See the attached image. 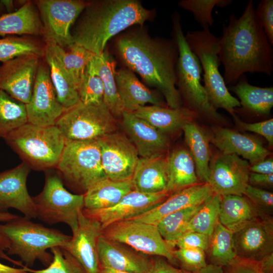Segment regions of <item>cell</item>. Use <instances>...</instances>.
Masks as SVG:
<instances>
[{"label":"cell","instance_id":"obj_54","mask_svg":"<svg viewBox=\"0 0 273 273\" xmlns=\"http://www.w3.org/2000/svg\"><path fill=\"white\" fill-rule=\"evenodd\" d=\"M258 262L264 273H273V253L266 255Z\"/></svg>","mask_w":273,"mask_h":273},{"label":"cell","instance_id":"obj_46","mask_svg":"<svg viewBox=\"0 0 273 273\" xmlns=\"http://www.w3.org/2000/svg\"><path fill=\"white\" fill-rule=\"evenodd\" d=\"M256 207L261 218H272L273 194L248 184L243 194Z\"/></svg>","mask_w":273,"mask_h":273},{"label":"cell","instance_id":"obj_13","mask_svg":"<svg viewBox=\"0 0 273 273\" xmlns=\"http://www.w3.org/2000/svg\"><path fill=\"white\" fill-rule=\"evenodd\" d=\"M97 140L107 177L114 181L131 178L140 157L127 136L116 131Z\"/></svg>","mask_w":273,"mask_h":273},{"label":"cell","instance_id":"obj_47","mask_svg":"<svg viewBox=\"0 0 273 273\" xmlns=\"http://www.w3.org/2000/svg\"><path fill=\"white\" fill-rule=\"evenodd\" d=\"M210 236L194 232H187L181 234L174 242V248H199L208 252Z\"/></svg>","mask_w":273,"mask_h":273},{"label":"cell","instance_id":"obj_44","mask_svg":"<svg viewBox=\"0 0 273 273\" xmlns=\"http://www.w3.org/2000/svg\"><path fill=\"white\" fill-rule=\"evenodd\" d=\"M232 2L231 0H181L178 2V5L192 12L202 28H209L214 22L212 16L213 8L216 6L224 8Z\"/></svg>","mask_w":273,"mask_h":273},{"label":"cell","instance_id":"obj_37","mask_svg":"<svg viewBox=\"0 0 273 273\" xmlns=\"http://www.w3.org/2000/svg\"><path fill=\"white\" fill-rule=\"evenodd\" d=\"M220 200L219 195L211 196L187 223L179 236L185 232H194L211 237L219 221Z\"/></svg>","mask_w":273,"mask_h":273},{"label":"cell","instance_id":"obj_52","mask_svg":"<svg viewBox=\"0 0 273 273\" xmlns=\"http://www.w3.org/2000/svg\"><path fill=\"white\" fill-rule=\"evenodd\" d=\"M248 184L251 186L271 188L273 186V174H265L250 172Z\"/></svg>","mask_w":273,"mask_h":273},{"label":"cell","instance_id":"obj_30","mask_svg":"<svg viewBox=\"0 0 273 273\" xmlns=\"http://www.w3.org/2000/svg\"><path fill=\"white\" fill-rule=\"evenodd\" d=\"M133 190L131 178L114 181L105 178L96 183L83 194L84 209L97 210L113 207Z\"/></svg>","mask_w":273,"mask_h":273},{"label":"cell","instance_id":"obj_15","mask_svg":"<svg viewBox=\"0 0 273 273\" xmlns=\"http://www.w3.org/2000/svg\"><path fill=\"white\" fill-rule=\"evenodd\" d=\"M28 122L40 126L55 125L64 112L57 100L48 67L40 61L32 96L26 104Z\"/></svg>","mask_w":273,"mask_h":273},{"label":"cell","instance_id":"obj_21","mask_svg":"<svg viewBox=\"0 0 273 273\" xmlns=\"http://www.w3.org/2000/svg\"><path fill=\"white\" fill-rule=\"evenodd\" d=\"M100 267L128 273H148L151 257L103 234L98 241Z\"/></svg>","mask_w":273,"mask_h":273},{"label":"cell","instance_id":"obj_20","mask_svg":"<svg viewBox=\"0 0 273 273\" xmlns=\"http://www.w3.org/2000/svg\"><path fill=\"white\" fill-rule=\"evenodd\" d=\"M236 256L259 261L273 253V219L259 218L234 233Z\"/></svg>","mask_w":273,"mask_h":273},{"label":"cell","instance_id":"obj_58","mask_svg":"<svg viewBox=\"0 0 273 273\" xmlns=\"http://www.w3.org/2000/svg\"><path fill=\"white\" fill-rule=\"evenodd\" d=\"M0 2L4 6L7 13H10L14 12L13 11L15 9V3L14 1L9 0H1Z\"/></svg>","mask_w":273,"mask_h":273},{"label":"cell","instance_id":"obj_39","mask_svg":"<svg viewBox=\"0 0 273 273\" xmlns=\"http://www.w3.org/2000/svg\"><path fill=\"white\" fill-rule=\"evenodd\" d=\"M233 236L234 233L218 221L210 237L207 252L211 264L223 267L237 257Z\"/></svg>","mask_w":273,"mask_h":273},{"label":"cell","instance_id":"obj_36","mask_svg":"<svg viewBox=\"0 0 273 273\" xmlns=\"http://www.w3.org/2000/svg\"><path fill=\"white\" fill-rule=\"evenodd\" d=\"M46 42L50 44L55 55L78 90L85 69L96 55L75 43L69 49L68 52H66L65 49L53 42Z\"/></svg>","mask_w":273,"mask_h":273},{"label":"cell","instance_id":"obj_19","mask_svg":"<svg viewBox=\"0 0 273 273\" xmlns=\"http://www.w3.org/2000/svg\"><path fill=\"white\" fill-rule=\"evenodd\" d=\"M102 233L101 223L84 215L82 211L79 214L77 229L63 247L79 262L85 273L99 272L98 241Z\"/></svg>","mask_w":273,"mask_h":273},{"label":"cell","instance_id":"obj_8","mask_svg":"<svg viewBox=\"0 0 273 273\" xmlns=\"http://www.w3.org/2000/svg\"><path fill=\"white\" fill-rule=\"evenodd\" d=\"M56 169L63 184L81 194L99 181L107 178L103 169L97 139L66 140Z\"/></svg>","mask_w":273,"mask_h":273},{"label":"cell","instance_id":"obj_3","mask_svg":"<svg viewBox=\"0 0 273 273\" xmlns=\"http://www.w3.org/2000/svg\"><path fill=\"white\" fill-rule=\"evenodd\" d=\"M71 35L74 43L96 56L105 51L113 36L133 25H143L150 11L136 0H107L87 3Z\"/></svg>","mask_w":273,"mask_h":273},{"label":"cell","instance_id":"obj_35","mask_svg":"<svg viewBox=\"0 0 273 273\" xmlns=\"http://www.w3.org/2000/svg\"><path fill=\"white\" fill-rule=\"evenodd\" d=\"M93 63L103 83L104 103L116 119H121L124 108L117 90L115 60L107 51H104L101 55L94 57Z\"/></svg>","mask_w":273,"mask_h":273},{"label":"cell","instance_id":"obj_11","mask_svg":"<svg viewBox=\"0 0 273 273\" xmlns=\"http://www.w3.org/2000/svg\"><path fill=\"white\" fill-rule=\"evenodd\" d=\"M107 238L124 244L149 256L165 258L171 264L177 263L172 249L164 240L156 225L132 219L114 222L103 230Z\"/></svg>","mask_w":273,"mask_h":273},{"label":"cell","instance_id":"obj_48","mask_svg":"<svg viewBox=\"0 0 273 273\" xmlns=\"http://www.w3.org/2000/svg\"><path fill=\"white\" fill-rule=\"evenodd\" d=\"M260 23L270 43L273 45V1L262 0L255 9Z\"/></svg>","mask_w":273,"mask_h":273},{"label":"cell","instance_id":"obj_14","mask_svg":"<svg viewBox=\"0 0 273 273\" xmlns=\"http://www.w3.org/2000/svg\"><path fill=\"white\" fill-rule=\"evenodd\" d=\"M250 164L236 154L218 152L210 159L208 184L220 196L243 195L248 184Z\"/></svg>","mask_w":273,"mask_h":273},{"label":"cell","instance_id":"obj_18","mask_svg":"<svg viewBox=\"0 0 273 273\" xmlns=\"http://www.w3.org/2000/svg\"><path fill=\"white\" fill-rule=\"evenodd\" d=\"M30 167L23 162L0 172V212L13 208L28 219L36 218L34 204L27 188Z\"/></svg>","mask_w":273,"mask_h":273},{"label":"cell","instance_id":"obj_38","mask_svg":"<svg viewBox=\"0 0 273 273\" xmlns=\"http://www.w3.org/2000/svg\"><path fill=\"white\" fill-rule=\"evenodd\" d=\"M27 123L26 105L0 89V138Z\"/></svg>","mask_w":273,"mask_h":273},{"label":"cell","instance_id":"obj_24","mask_svg":"<svg viewBox=\"0 0 273 273\" xmlns=\"http://www.w3.org/2000/svg\"><path fill=\"white\" fill-rule=\"evenodd\" d=\"M213 194L208 183H199L170 194L154 208L130 219L156 225L164 216L181 209L203 204Z\"/></svg>","mask_w":273,"mask_h":273},{"label":"cell","instance_id":"obj_57","mask_svg":"<svg viewBox=\"0 0 273 273\" xmlns=\"http://www.w3.org/2000/svg\"><path fill=\"white\" fill-rule=\"evenodd\" d=\"M18 215L9 212H0V222H6L18 217Z\"/></svg>","mask_w":273,"mask_h":273},{"label":"cell","instance_id":"obj_31","mask_svg":"<svg viewBox=\"0 0 273 273\" xmlns=\"http://www.w3.org/2000/svg\"><path fill=\"white\" fill-rule=\"evenodd\" d=\"M229 90L233 92L240 100L239 108L245 113L255 115H268L273 106V87H261L250 84L242 75Z\"/></svg>","mask_w":273,"mask_h":273},{"label":"cell","instance_id":"obj_56","mask_svg":"<svg viewBox=\"0 0 273 273\" xmlns=\"http://www.w3.org/2000/svg\"><path fill=\"white\" fill-rule=\"evenodd\" d=\"M27 271L22 267L17 268L4 264L0 262V273H26Z\"/></svg>","mask_w":273,"mask_h":273},{"label":"cell","instance_id":"obj_26","mask_svg":"<svg viewBox=\"0 0 273 273\" xmlns=\"http://www.w3.org/2000/svg\"><path fill=\"white\" fill-rule=\"evenodd\" d=\"M133 189L145 193L166 192L168 182L167 156L140 158L131 177Z\"/></svg>","mask_w":273,"mask_h":273},{"label":"cell","instance_id":"obj_34","mask_svg":"<svg viewBox=\"0 0 273 273\" xmlns=\"http://www.w3.org/2000/svg\"><path fill=\"white\" fill-rule=\"evenodd\" d=\"M44 55L57 100L65 112L80 102L78 92L50 44L46 42Z\"/></svg>","mask_w":273,"mask_h":273},{"label":"cell","instance_id":"obj_16","mask_svg":"<svg viewBox=\"0 0 273 273\" xmlns=\"http://www.w3.org/2000/svg\"><path fill=\"white\" fill-rule=\"evenodd\" d=\"M35 55L16 57L0 66V89L25 104L30 100L40 63Z\"/></svg>","mask_w":273,"mask_h":273},{"label":"cell","instance_id":"obj_60","mask_svg":"<svg viewBox=\"0 0 273 273\" xmlns=\"http://www.w3.org/2000/svg\"><path fill=\"white\" fill-rule=\"evenodd\" d=\"M6 13H7L6 10L3 5L0 2V16Z\"/></svg>","mask_w":273,"mask_h":273},{"label":"cell","instance_id":"obj_40","mask_svg":"<svg viewBox=\"0 0 273 273\" xmlns=\"http://www.w3.org/2000/svg\"><path fill=\"white\" fill-rule=\"evenodd\" d=\"M203 203L171 213L163 217L156 224L162 237L172 249H174V243L185 225L201 208Z\"/></svg>","mask_w":273,"mask_h":273},{"label":"cell","instance_id":"obj_28","mask_svg":"<svg viewBox=\"0 0 273 273\" xmlns=\"http://www.w3.org/2000/svg\"><path fill=\"white\" fill-rule=\"evenodd\" d=\"M261 218L255 205L245 196H221L219 222L234 233Z\"/></svg>","mask_w":273,"mask_h":273},{"label":"cell","instance_id":"obj_25","mask_svg":"<svg viewBox=\"0 0 273 273\" xmlns=\"http://www.w3.org/2000/svg\"><path fill=\"white\" fill-rule=\"evenodd\" d=\"M115 80L125 111L134 112L147 103L165 107L162 95L147 87L130 69L116 71Z\"/></svg>","mask_w":273,"mask_h":273},{"label":"cell","instance_id":"obj_5","mask_svg":"<svg viewBox=\"0 0 273 273\" xmlns=\"http://www.w3.org/2000/svg\"><path fill=\"white\" fill-rule=\"evenodd\" d=\"M172 23L174 40L178 51L176 86L178 87L181 99L183 98L186 103L185 107L195 112L198 117L217 123L225 122L224 117L210 103L201 83V65L186 41L177 13L173 15Z\"/></svg>","mask_w":273,"mask_h":273},{"label":"cell","instance_id":"obj_55","mask_svg":"<svg viewBox=\"0 0 273 273\" xmlns=\"http://www.w3.org/2000/svg\"><path fill=\"white\" fill-rule=\"evenodd\" d=\"M179 273H224L222 266L213 264H207L205 267L194 271L188 272L180 269Z\"/></svg>","mask_w":273,"mask_h":273},{"label":"cell","instance_id":"obj_23","mask_svg":"<svg viewBox=\"0 0 273 273\" xmlns=\"http://www.w3.org/2000/svg\"><path fill=\"white\" fill-rule=\"evenodd\" d=\"M208 135L210 142L220 152L241 156L250 165L266 159L270 154L260 141L229 128L214 127Z\"/></svg>","mask_w":273,"mask_h":273},{"label":"cell","instance_id":"obj_50","mask_svg":"<svg viewBox=\"0 0 273 273\" xmlns=\"http://www.w3.org/2000/svg\"><path fill=\"white\" fill-rule=\"evenodd\" d=\"M223 268L224 273H264L258 261L237 257Z\"/></svg>","mask_w":273,"mask_h":273},{"label":"cell","instance_id":"obj_9","mask_svg":"<svg viewBox=\"0 0 273 273\" xmlns=\"http://www.w3.org/2000/svg\"><path fill=\"white\" fill-rule=\"evenodd\" d=\"M32 199L36 218L49 225L65 223L72 232L77 229L79 214L84 209V195L69 192L57 171H46L43 188Z\"/></svg>","mask_w":273,"mask_h":273},{"label":"cell","instance_id":"obj_4","mask_svg":"<svg viewBox=\"0 0 273 273\" xmlns=\"http://www.w3.org/2000/svg\"><path fill=\"white\" fill-rule=\"evenodd\" d=\"M71 238L59 230L18 216L0 223V253L6 250L9 255L18 256L28 268L36 261L47 267L53 259V255L48 250L55 246H65Z\"/></svg>","mask_w":273,"mask_h":273},{"label":"cell","instance_id":"obj_41","mask_svg":"<svg viewBox=\"0 0 273 273\" xmlns=\"http://www.w3.org/2000/svg\"><path fill=\"white\" fill-rule=\"evenodd\" d=\"M44 47L36 40L27 37L7 36L0 38V61L3 62L27 55L41 57Z\"/></svg>","mask_w":273,"mask_h":273},{"label":"cell","instance_id":"obj_22","mask_svg":"<svg viewBox=\"0 0 273 273\" xmlns=\"http://www.w3.org/2000/svg\"><path fill=\"white\" fill-rule=\"evenodd\" d=\"M121 119L125 134L135 148L140 158L165 154L169 146L166 134L133 112L124 110Z\"/></svg>","mask_w":273,"mask_h":273},{"label":"cell","instance_id":"obj_43","mask_svg":"<svg viewBox=\"0 0 273 273\" xmlns=\"http://www.w3.org/2000/svg\"><path fill=\"white\" fill-rule=\"evenodd\" d=\"M50 250L53 259L45 268L34 269L24 265L23 267L31 273H85L76 259L63 247L55 246Z\"/></svg>","mask_w":273,"mask_h":273},{"label":"cell","instance_id":"obj_27","mask_svg":"<svg viewBox=\"0 0 273 273\" xmlns=\"http://www.w3.org/2000/svg\"><path fill=\"white\" fill-rule=\"evenodd\" d=\"M133 113L166 135L182 129L185 125L194 122L198 117L195 112L183 106L170 108L144 106Z\"/></svg>","mask_w":273,"mask_h":273},{"label":"cell","instance_id":"obj_49","mask_svg":"<svg viewBox=\"0 0 273 273\" xmlns=\"http://www.w3.org/2000/svg\"><path fill=\"white\" fill-rule=\"evenodd\" d=\"M239 127L245 131L256 133L263 136L271 147L273 145V119L270 118L255 123H247L241 121L235 115H233Z\"/></svg>","mask_w":273,"mask_h":273},{"label":"cell","instance_id":"obj_61","mask_svg":"<svg viewBox=\"0 0 273 273\" xmlns=\"http://www.w3.org/2000/svg\"><path fill=\"white\" fill-rule=\"evenodd\" d=\"M26 273H31V272H28V271H27V272H26Z\"/></svg>","mask_w":273,"mask_h":273},{"label":"cell","instance_id":"obj_32","mask_svg":"<svg viewBox=\"0 0 273 273\" xmlns=\"http://www.w3.org/2000/svg\"><path fill=\"white\" fill-rule=\"evenodd\" d=\"M168 182L166 192L170 195L200 183L194 162L188 149L173 150L167 156Z\"/></svg>","mask_w":273,"mask_h":273},{"label":"cell","instance_id":"obj_29","mask_svg":"<svg viewBox=\"0 0 273 273\" xmlns=\"http://www.w3.org/2000/svg\"><path fill=\"white\" fill-rule=\"evenodd\" d=\"M43 35L39 14L33 3H24L15 11L0 16V35Z\"/></svg>","mask_w":273,"mask_h":273},{"label":"cell","instance_id":"obj_17","mask_svg":"<svg viewBox=\"0 0 273 273\" xmlns=\"http://www.w3.org/2000/svg\"><path fill=\"white\" fill-rule=\"evenodd\" d=\"M169 195L166 192L149 194L133 190L113 207L97 210L83 209L82 212L99 221L103 230L114 222L130 219L149 211Z\"/></svg>","mask_w":273,"mask_h":273},{"label":"cell","instance_id":"obj_42","mask_svg":"<svg viewBox=\"0 0 273 273\" xmlns=\"http://www.w3.org/2000/svg\"><path fill=\"white\" fill-rule=\"evenodd\" d=\"M77 91L80 102L84 104L99 105L103 103V83L95 70L93 59L85 69Z\"/></svg>","mask_w":273,"mask_h":273},{"label":"cell","instance_id":"obj_7","mask_svg":"<svg viewBox=\"0 0 273 273\" xmlns=\"http://www.w3.org/2000/svg\"><path fill=\"white\" fill-rule=\"evenodd\" d=\"M185 38L201 65L204 86L210 103L215 109H223L234 115L241 105L230 93L219 70V37L206 28L188 32Z\"/></svg>","mask_w":273,"mask_h":273},{"label":"cell","instance_id":"obj_53","mask_svg":"<svg viewBox=\"0 0 273 273\" xmlns=\"http://www.w3.org/2000/svg\"><path fill=\"white\" fill-rule=\"evenodd\" d=\"M250 172L270 174H273V159L272 157L265 159L254 164L250 165Z\"/></svg>","mask_w":273,"mask_h":273},{"label":"cell","instance_id":"obj_33","mask_svg":"<svg viewBox=\"0 0 273 273\" xmlns=\"http://www.w3.org/2000/svg\"><path fill=\"white\" fill-rule=\"evenodd\" d=\"M182 130L198 180L200 183H207L211 159L209 135L194 121L185 125Z\"/></svg>","mask_w":273,"mask_h":273},{"label":"cell","instance_id":"obj_59","mask_svg":"<svg viewBox=\"0 0 273 273\" xmlns=\"http://www.w3.org/2000/svg\"><path fill=\"white\" fill-rule=\"evenodd\" d=\"M99 273H128V272L114 270L112 269L104 267H100Z\"/></svg>","mask_w":273,"mask_h":273},{"label":"cell","instance_id":"obj_45","mask_svg":"<svg viewBox=\"0 0 273 273\" xmlns=\"http://www.w3.org/2000/svg\"><path fill=\"white\" fill-rule=\"evenodd\" d=\"M173 254L180 269L186 271L194 272L207 264L206 252L199 248H177Z\"/></svg>","mask_w":273,"mask_h":273},{"label":"cell","instance_id":"obj_51","mask_svg":"<svg viewBox=\"0 0 273 273\" xmlns=\"http://www.w3.org/2000/svg\"><path fill=\"white\" fill-rule=\"evenodd\" d=\"M180 269L175 267L165 258L152 256L148 273H179Z\"/></svg>","mask_w":273,"mask_h":273},{"label":"cell","instance_id":"obj_10","mask_svg":"<svg viewBox=\"0 0 273 273\" xmlns=\"http://www.w3.org/2000/svg\"><path fill=\"white\" fill-rule=\"evenodd\" d=\"M69 141L98 139L116 131V119L104 102L86 105L81 102L64 112L55 123Z\"/></svg>","mask_w":273,"mask_h":273},{"label":"cell","instance_id":"obj_2","mask_svg":"<svg viewBox=\"0 0 273 273\" xmlns=\"http://www.w3.org/2000/svg\"><path fill=\"white\" fill-rule=\"evenodd\" d=\"M116 48L124 63L148 84L156 87L164 97L168 107L182 106L176 87L178 51L174 40L154 39L139 33L121 37Z\"/></svg>","mask_w":273,"mask_h":273},{"label":"cell","instance_id":"obj_6","mask_svg":"<svg viewBox=\"0 0 273 273\" xmlns=\"http://www.w3.org/2000/svg\"><path fill=\"white\" fill-rule=\"evenodd\" d=\"M3 139L30 169L45 171L56 168L66 142L55 125L40 126L28 122Z\"/></svg>","mask_w":273,"mask_h":273},{"label":"cell","instance_id":"obj_12","mask_svg":"<svg viewBox=\"0 0 273 273\" xmlns=\"http://www.w3.org/2000/svg\"><path fill=\"white\" fill-rule=\"evenodd\" d=\"M34 3L39 14L46 41L69 49L74 44L70 28L87 3L78 0H37Z\"/></svg>","mask_w":273,"mask_h":273},{"label":"cell","instance_id":"obj_1","mask_svg":"<svg viewBox=\"0 0 273 273\" xmlns=\"http://www.w3.org/2000/svg\"><path fill=\"white\" fill-rule=\"evenodd\" d=\"M218 57L224 67L225 84L234 85L246 73L270 76L273 71V49L257 16L252 0L242 15L230 16L219 37Z\"/></svg>","mask_w":273,"mask_h":273}]
</instances>
